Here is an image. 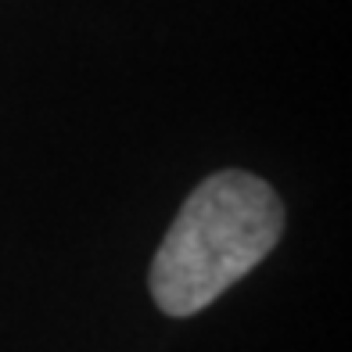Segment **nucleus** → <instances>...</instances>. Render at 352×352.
Returning a JSON list of instances; mask_svg holds the SVG:
<instances>
[{"instance_id":"1","label":"nucleus","mask_w":352,"mask_h":352,"mask_svg":"<svg viewBox=\"0 0 352 352\" xmlns=\"http://www.w3.org/2000/svg\"><path fill=\"white\" fill-rule=\"evenodd\" d=\"M284 234V205L266 180L219 169L190 190L151 259V298L166 316H195L248 277Z\"/></svg>"}]
</instances>
